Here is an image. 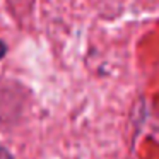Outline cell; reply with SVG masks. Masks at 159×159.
<instances>
[{
  "mask_svg": "<svg viewBox=\"0 0 159 159\" xmlns=\"http://www.w3.org/2000/svg\"><path fill=\"white\" fill-rule=\"evenodd\" d=\"M0 159H14V156L11 154V151H9V149H5V147H2V145H0Z\"/></svg>",
  "mask_w": 159,
  "mask_h": 159,
  "instance_id": "1",
  "label": "cell"
},
{
  "mask_svg": "<svg viewBox=\"0 0 159 159\" xmlns=\"http://www.w3.org/2000/svg\"><path fill=\"white\" fill-rule=\"evenodd\" d=\"M7 50H9V48H7V45H5V43L2 41V39H0V60H2L5 55H7Z\"/></svg>",
  "mask_w": 159,
  "mask_h": 159,
  "instance_id": "2",
  "label": "cell"
}]
</instances>
